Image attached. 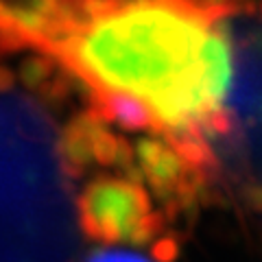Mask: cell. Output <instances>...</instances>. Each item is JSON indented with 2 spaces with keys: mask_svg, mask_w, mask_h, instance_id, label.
Returning a JSON list of instances; mask_svg holds the SVG:
<instances>
[{
  "mask_svg": "<svg viewBox=\"0 0 262 262\" xmlns=\"http://www.w3.org/2000/svg\"><path fill=\"white\" fill-rule=\"evenodd\" d=\"M79 225L98 245H151L164 232V216L136 177L98 175L77 199Z\"/></svg>",
  "mask_w": 262,
  "mask_h": 262,
  "instance_id": "2",
  "label": "cell"
},
{
  "mask_svg": "<svg viewBox=\"0 0 262 262\" xmlns=\"http://www.w3.org/2000/svg\"><path fill=\"white\" fill-rule=\"evenodd\" d=\"M227 18L219 0H37L5 11L0 33L68 70L94 118L149 131L212 175L234 68Z\"/></svg>",
  "mask_w": 262,
  "mask_h": 262,
  "instance_id": "1",
  "label": "cell"
},
{
  "mask_svg": "<svg viewBox=\"0 0 262 262\" xmlns=\"http://www.w3.org/2000/svg\"><path fill=\"white\" fill-rule=\"evenodd\" d=\"M85 262H151L142 253L127 249H96L85 258Z\"/></svg>",
  "mask_w": 262,
  "mask_h": 262,
  "instance_id": "3",
  "label": "cell"
}]
</instances>
